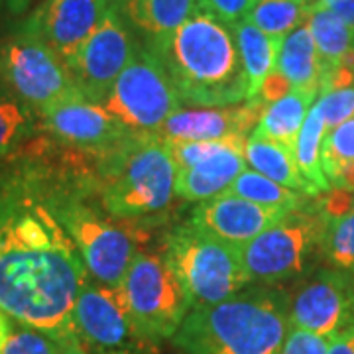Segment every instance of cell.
<instances>
[{
    "instance_id": "1",
    "label": "cell",
    "mask_w": 354,
    "mask_h": 354,
    "mask_svg": "<svg viewBox=\"0 0 354 354\" xmlns=\"http://www.w3.org/2000/svg\"><path fill=\"white\" fill-rule=\"evenodd\" d=\"M88 278L36 174L0 179V313L73 344V309Z\"/></svg>"
},
{
    "instance_id": "2",
    "label": "cell",
    "mask_w": 354,
    "mask_h": 354,
    "mask_svg": "<svg viewBox=\"0 0 354 354\" xmlns=\"http://www.w3.org/2000/svg\"><path fill=\"white\" fill-rule=\"evenodd\" d=\"M164 65L181 101L232 106L246 101L248 79L232 28L199 8L174 34L144 44Z\"/></svg>"
},
{
    "instance_id": "3",
    "label": "cell",
    "mask_w": 354,
    "mask_h": 354,
    "mask_svg": "<svg viewBox=\"0 0 354 354\" xmlns=\"http://www.w3.org/2000/svg\"><path fill=\"white\" fill-rule=\"evenodd\" d=\"M290 330V295L246 286L225 301L191 307L171 341L185 354H279Z\"/></svg>"
},
{
    "instance_id": "4",
    "label": "cell",
    "mask_w": 354,
    "mask_h": 354,
    "mask_svg": "<svg viewBox=\"0 0 354 354\" xmlns=\"http://www.w3.org/2000/svg\"><path fill=\"white\" fill-rule=\"evenodd\" d=\"M177 165L169 146L153 132H134L104 152L99 164V201L118 218L158 215L176 195Z\"/></svg>"
},
{
    "instance_id": "5",
    "label": "cell",
    "mask_w": 354,
    "mask_h": 354,
    "mask_svg": "<svg viewBox=\"0 0 354 354\" xmlns=\"http://www.w3.org/2000/svg\"><path fill=\"white\" fill-rule=\"evenodd\" d=\"M34 174L53 215L83 256L88 276L104 288L116 290L138 254L134 230L124 227L127 218L111 215L101 203H88L77 187L50 181L38 171Z\"/></svg>"
},
{
    "instance_id": "6",
    "label": "cell",
    "mask_w": 354,
    "mask_h": 354,
    "mask_svg": "<svg viewBox=\"0 0 354 354\" xmlns=\"http://www.w3.org/2000/svg\"><path fill=\"white\" fill-rule=\"evenodd\" d=\"M162 256L174 270L191 307L225 301L248 283L241 248L209 236L193 225L174 227L164 239Z\"/></svg>"
},
{
    "instance_id": "7",
    "label": "cell",
    "mask_w": 354,
    "mask_h": 354,
    "mask_svg": "<svg viewBox=\"0 0 354 354\" xmlns=\"http://www.w3.org/2000/svg\"><path fill=\"white\" fill-rule=\"evenodd\" d=\"M0 79L36 118L62 102L85 99L62 57L22 22L0 41Z\"/></svg>"
},
{
    "instance_id": "8",
    "label": "cell",
    "mask_w": 354,
    "mask_h": 354,
    "mask_svg": "<svg viewBox=\"0 0 354 354\" xmlns=\"http://www.w3.org/2000/svg\"><path fill=\"white\" fill-rule=\"evenodd\" d=\"M116 295L132 323L156 342L174 339L191 309L185 291L162 254H136Z\"/></svg>"
},
{
    "instance_id": "9",
    "label": "cell",
    "mask_w": 354,
    "mask_h": 354,
    "mask_svg": "<svg viewBox=\"0 0 354 354\" xmlns=\"http://www.w3.org/2000/svg\"><path fill=\"white\" fill-rule=\"evenodd\" d=\"M325 213L293 209L274 227L241 246L244 274L250 286H276L301 276L315 250H321Z\"/></svg>"
},
{
    "instance_id": "10",
    "label": "cell",
    "mask_w": 354,
    "mask_h": 354,
    "mask_svg": "<svg viewBox=\"0 0 354 354\" xmlns=\"http://www.w3.org/2000/svg\"><path fill=\"white\" fill-rule=\"evenodd\" d=\"M101 104L132 132H158L171 114L183 109L164 65L144 46Z\"/></svg>"
},
{
    "instance_id": "11",
    "label": "cell",
    "mask_w": 354,
    "mask_h": 354,
    "mask_svg": "<svg viewBox=\"0 0 354 354\" xmlns=\"http://www.w3.org/2000/svg\"><path fill=\"white\" fill-rule=\"evenodd\" d=\"M75 339L85 354H156L158 342L132 323L116 290L85 281L73 309Z\"/></svg>"
},
{
    "instance_id": "12",
    "label": "cell",
    "mask_w": 354,
    "mask_h": 354,
    "mask_svg": "<svg viewBox=\"0 0 354 354\" xmlns=\"http://www.w3.org/2000/svg\"><path fill=\"white\" fill-rule=\"evenodd\" d=\"M136 50L138 46L130 32V26L122 20L113 4L101 26L67 64V69L79 93L87 101L101 104L111 93L118 75L132 62Z\"/></svg>"
},
{
    "instance_id": "13",
    "label": "cell",
    "mask_w": 354,
    "mask_h": 354,
    "mask_svg": "<svg viewBox=\"0 0 354 354\" xmlns=\"http://www.w3.org/2000/svg\"><path fill=\"white\" fill-rule=\"evenodd\" d=\"M290 327L335 339L354 327V276L319 270L290 297Z\"/></svg>"
},
{
    "instance_id": "14",
    "label": "cell",
    "mask_w": 354,
    "mask_h": 354,
    "mask_svg": "<svg viewBox=\"0 0 354 354\" xmlns=\"http://www.w3.org/2000/svg\"><path fill=\"white\" fill-rule=\"evenodd\" d=\"M111 8L113 0H44L22 24L38 34L67 65Z\"/></svg>"
},
{
    "instance_id": "15",
    "label": "cell",
    "mask_w": 354,
    "mask_h": 354,
    "mask_svg": "<svg viewBox=\"0 0 354 354\" xmlns=\"http://www.w3.org/2000/svg\"><path fill=\"white\" fill-rule=\"evenodd\" d=\"M266 104L268 102L256 97L244 104L232 106L179 109L153 134H158L165 144L246 140L258 124Z\"/></svg>"
},
{
    "instance_id": "16",
    "label": "cell",
    "mask_w": 354,
    "mask_h": 354,
    "mask_svg": "<svg viewBox=\"0 0 354 354\" xmlns=\"http://www.w3.org/2000/svg\"><path fill=\"white\" fill-rule=\"evenodd\" d=\"M39 120L57 140L99 156L116 148L134 134L102 104L87 99L62 102L48 111Z\"/></svg>"
},
{
    "instance_id": "17",
    "label": "cell",
    "mask_w": 354,
    "mask_h": 354,
    "mask_svg": "<svg viewBox=\"0 0 354 354\" xmlns=\"http://www.w3.org/2000/svg\"><path fill=\"white\" fill-rule=\"evenodd\" d=\"M290 211L286 209L264 207L232 193H223L209 201L199 203L193 209L191 225L207 232L209 236L241 248L262 234L266 228L274 227Z\"/></svg>"
},
{
    "instance_id": "18",
    "label": "cell",
    "mask_w": 354,
    "mask_h": 354,
    "mask_svg": "<svg viewBox=\"0 0 354 354\" xmlns=\"http://www.w3.org/2000/svg\"><path fill=\"white\" fill-rule=\"evenodd\" d=\"M244 169V148L228 146L225 150L205 158L199 164L177 169L176 195L185 201H209L227 193Z\"/></svg>"
},
{
    "instance_id": "19",
    "label": "cell",
    "mask_w": 354,
    "mask_h": 354,
    "mask_svg": "<svg viewBox=\"0 0 354 354\" xmlns=\"http://www.w3.org/2000/svg\"><path fill=\"white\" fill-rule=\"evenodd\" d=\"M113 4L122 20L144 36V44L174 34L201 8L199 0H113Z\"/></svg>"
},
{
    "instance_id": "20",
    "label": "cell",
    "mask_w": 354,
    "mask_h": 354,
    "mask_svg": "<svg viewBox=\"0 0 354 354\" xmlns=\"http://www.w3.org/2000/svg\"><path fill=\"white\" fill-rule=\"evenodd\" d=\"M276 71L290 83L291 88L315 95L321 93L323 65L313 36L305 24L297 26L281 39L276 57Z\"/></svg>"
},
{
    "instance_id": "21",
    "label": "cell",
    "mask_w": 354,
    "mask_h": 354,
    "mask_svg": "<svg viewBox=\"0 0 354 354\" xmlns=\"http://www.w3.org/2000/svg\"><path fill=\"white\" fill-rule=\"evenodd\" d=\"M317 97L319 95L315 93L291 88L290 93H286L281 99L266 104L252 134L258 138L272 140L276 144H281L293 152L299 130L304 127L305 118H307Z\"/></svg>"
},
{
    "instance_id": "22",
    "label": "cell",
    "mask_w": 354,
    "mask_h": 354,
    "mask_svg": "<svg viewBox=\"0 0 354 354\" xmlns=\"http://www.w3.org/2000/svg\"><path fill=\"white\" fill-rule=\"evenodd\" d=\"M232 32L236 38L244 73L248 79L246 101H252L260 95L266 77L276 71V57H278L281 39L264 34L248 18H244L239 24L232 26Z\"/></svg>"
},
{
    "instance_id": "23",
    "label": "cell",
    "mask_w": 354,
    "mask_h": 354,
    "mask_svg": "<svg viewBox=\"0 0 354 354\" xmlns=\"http://www.w3.org/2000/svg\"><path fill=\"white\" fill-rule=\"evenodd\" d=\"M244 160L254 171L262 174L268 179L276 181L288 189L309 195V187L297 169L295 156L290 148L250 134L244 144Z\"/></svg>"
},
{
    "instance_id": "24",
    "label": "cell",
    "mask_w": 354,
    "mask_h": 354,
    "mask_svg": "<svg viewBox=\"0 0 354 354\" xmlns=\"http://www.w3.org/2000/svg\"><path fill=\"white\" fill-rule=\"evenodd\" d=\"M305 26L309 28L315 41L323 65V75L335 69L337 65H341L346 53L354 50V30L330 10H325L311 2Z\"/></svg>"
},
{
    "instance_id": "25",
    "label": "cell",
    "mask_w": 354,
    "mask_h": 354,
    "mask_svg": "<svg viewBox=\"0 0 354 354\" xmlns=\"http://www.w3.org/2000/svg\"><path fill=\"white\" fill-rule=\"evenodd\" d=\"M325 134H327V124L315 102L305 118L297 142H295V148H293L295 164L309 187V195H319L323 191L330 189L323 165H321V146H323Z\"/></svg>"
},
{
    "instance_id": "26",
    "label": "cell",
    "mask_w": 354,
    "mask_h": 354,
    "mask_svg": "<svg viewBox=\"0 0 354 354\" xmlns=\"http://www.w3.org/2000/svg\"><path fill=\"white\" fill-rule=\"evenodd\" d=\"M321 165L330 187L354 191V118L327 130L321 146Z\"/></svg>"
},
{
    "instance_id": "27",
    "label": "cell",
    "mask_w": 354,
    "mask_h": 354,
    "mask_svg": "<svg viewBox=\"0 0 354 354\" xmlns=\"http://www.w3.org/2000/svg\"><path fill=\"white\" fill-rule=\"evenodd\" d=\"M313 0H258L248 20L272 38L283 39L291 30L305 24Z\"/></svg>"
},
{
    "instance_id": "28",
    "label": "cell",
    "mask_w": 354,
    "mask_h": 354,
    "mask_svg": "<svg viewBox=\"0 0 354 354\" xmlns=\"http://www.w3.org/2000/svg\"><path fill=\"white\" fill-rule=\"evenodd\" d=\"M227 193H232L246 201L264 205V207H276V209H286V211L299 209L304 205V193L288 189L254 169L252 171L244 169L241 176L234 179V183L230 185Z\"/></svg>"
},
{
    "instance_id": "29",
    "label": "cell",
    "mask_w": 354,
    "mask_h": 354,
    "mask_svg": "<svg viewBox=\"0 0 354 354\" xmlns=\"http://www.w3.org/2000/svg\"><path fill=\"white\" fill-rule=\"evenodd\" d=\"M36 116L0 79V156L16 152L36 130Z\"/></svg>"
},
{
    "instance_id": "30",
    "label": "cell",
    "mask_w": 354,
    "mask_h": 354,
    "mask_svg": "<svg viewBox=\"0 0 354 354\" xmlns=\"http://www.w3.org/2000/svg\"><path fill=\"white\" fill-rule=\"evenodd\" d=\"M321 252L325 254L333 268L354 276V209L341 215L325 213Z\"/></svg>"
},
{
    "instance_id": "31",
    "label": "cell",
    "mask_w": 354,
    "mask_h": 354,
    "mask_svg": "<svg viewBox=\"0 0 354 354\" xmlns=\"http://www.w3.org/2000/svg\"><path fill=\"white\" fill-rule=\"evenodd\" d=\"M65 344L38 329L20 325L8 333L0 354H62Z\"/></svg>"
},
{
    "instance_id": "32",
    "label": "cell",
    "mask_w": 354,
    "mask_h": 354,
    "mask_svg": "<svg viewBox=\"0 0 354 354\" xmlns=\"http://www.w3.org/2000/svg\"><path fill=\"white\" fill-rule=\"evenodd\" d=\"M317 106L323 114L327 130L341 127L342 122L354 118V87L339 88L321 95L317 99Z\"/></svg>"
},
{
    "instance_id": "33",
    "label": "cell",
    "mask_w": 354,
    "mask_h": 354,
    "mask_svg": "<svg viewBox=\"0 0 354 354\" xmlns=\"http://www.w3.org/2000/svg\"><path fill=\"white\" fill-rule=\"evenodd\" d=\"M256 2L258 0H199L203 10L213 14L215 18L230 28L239 24L244 18H248Z\"/></svg>"
},
{
    "instance_id": "34",
    "label": "cell",
    "mask_w": 354,
    "mask_h": 354,
    "mask_svg": "<svg viewBox=\"0 0 354 354\" xmlns=\"http://www.w3.org/2000/svg\"><path fill=\"white\" fill-rule=\"evenodd\" d=\"M329 339L313 335L309 330L290 327L279 354H325L329 348Z\"/></svg>"
},
{
    "instance_id": "35",
    "label": "cell",
    "mask_w": 354,
    "mask_h": 354,
    "mask_svg": "<svg viewBox=\"0 0 354 354\" xmlns=\"http://www.w3.org/2000/svg\"><path fill=\"white\" fill-rule=\"evenodd\" d=\"M313 4L337 14L354 30V0H313Z\"/></svg>"
},
{
    "instance_id": "36",
    "label": "cell",
    "mask_w": 354,
    "mask_h": 354,
    "mask_svg": "<svg viewBox=\"0 0 354 354\" xmlns=\"http://www.w3.org/2000/svg\"><path fill=\"white\" fill-rule=\"evenodd\" d=\"M325 354H354V327L330 339L329 348Z\"/></svg>"
},
{
    "instance_id": "37",
    "label": "cell",
    "mask_w": 354,
    "mask_h": 354,
    "mask_svg": "<svg viewBox=\"0 0 354 354\" xmlns=\"http://www.w3.org/2000/svg\"><path fill=\"white\" fill-rule=\"evenodd\" d=\"M30 0H0V24L18 18L28 10Z\"/></svg>"
},
{
    "instance_id": "38",
    "label": "cell",
    "mask_w": 354,
    "mask_h": 354,
    "mask_svg": "<svg viewBox=\"0 0 354 354\" xmlns=\"http://www.w3.org/2000/svg\"><path fill=\"white\" fill-rule=\"evenodd\" d=\"M8 333H10V323H8V319H6L4 313H0V348L4 346V341H6Z\"/></svg>"
},
{
    "instance_id": "39",
    "label": "cell",
    "mask_w": 354,
    "mask_h": 354,
    "mask_svg": "<svg viewBox=\"0 0 354 354\" xmlns=\"http://www.w3.org/2000/svg\"><path fill=\"white\" fill-rule=\"evenodd\" d=\"M62 354H85V351L79 346V342H73V344H65Z\"/></svg>"
}]
</instances>
